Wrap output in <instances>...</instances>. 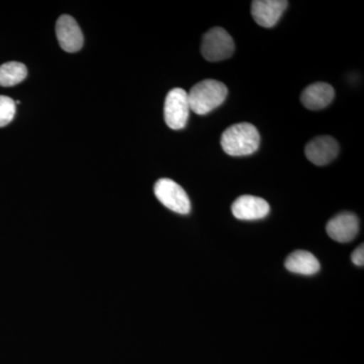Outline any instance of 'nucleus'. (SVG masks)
Segmentation results:
<instances>
[{"mask_svg": "<svg viewBox=\"0 0 364 364\" xmlns=\"http://www.w3.org/2000/svg\"><path fill=\"white\" fill-rule=\"evenodd\" d=\"M259 145V132L249 123L233 124L222 134L223 150L230 156H248L255 153Z\"/></svg>", "mask_w": 364, "mask_h": 364, "instance_id": "f257e3e1", "label": "nucleus"}, {"mask_svg": "<svg viewBox=\"0 0 364 364\" xmlns=\"http://www.w3.org/2000/svg\"><path fill=\"white\" fill-rule=\"evenodd\" d=\"M188 95L191 111L203 116L214 111L225 102L228 88L220 81L205 79L196 83Z\"/></svg>", "mask_w": 364, "mask_h": 364, "instance_id": "f03ea898", "label": "nucleus"}, {"mask_svg": "<svg viewBox=\"0 0 364 364\" xmlns=\"http://www.w3.org/2000/svg\"><path fill=\"white\" fill-rule=\"evenodd\" d=\"M235 51L233 38L224 28H213L205 33L202 43L203 58L210 62H220L230 58Z\"/></svg>", "mask_w": 364, "mask_h": 364, "instance_id": "7ed1b4c3", "label": "nucleus"}, {"mask_svg": "<svg viewBox=\"0 0 364 364\" xmlns=\"http://www.w3.org/2000/svg\"><path fill=\"white\" fill-rule=\"evenodd\" d=\"M154 193L164 207L177 214L188 215L191 210L188 193L176 181L168 178L159 179L155 183Z\"/></svg>", "mask_w": 364, "mask_h": 364, "instance_id": "20e7f679", "label": "nucleus"}, {"mask_svg": "<svg viewBox=\"0 0 364 364\" xmlns=\"http://www.w3.org/2000/svg\"><path fill=\"white\" fill-rule=\"evenodd\" d=\"M188 95L182 88L170 90L164 104L165 123L172 130H181L186 126L189 117Z\"/></svg>", "mask_w": 364, "mask_h": 364, "instance_id": "39448f33", "label": "nucleus"}, {"mask_svg": "<svg viewBox=\"0 0 364 364\" xmlns=\"http://www.w3.org/2000/svg\"><path fill=\"white\" fill-rule=\"evenodd\" d=\"M56 35L60 47L68 53L78 52L85 43V38L77 21L67 14L60 16L57 21Z\"/></svg>", "mask_w": 364, "mask_h": 364, "instance_id": "423d86ee", "label": "nucleus"}, {"mask_svg": "<svg viewBox=\"0 0 364 364\" xmlns=\"http://www.w3.org/2000/svg\"><path fill=\"white\" fill-rule=\"evenodd\" d=\"M326 231L333 240L348 243L355 239L359 232V219L352 213L344 212L335 215L328 222Z\"/></svg>", "mask_w": 364, "mask_h": 364, "instance_id": "0eeeda50", "label": "nucleus"}, {"mask_svg": "<svg viewBox=\"0 0 364 364\" xmlns=\"http://www.w3.org/2000/svg\"><path fill=\"white\" fill-rule=\"evenodd\" d=\"M339 144L330 136H320L306 144L305 153L309 161L317 166L331 163L339 153Z\"/></svg>", "mask_w": 364, "mask_h": 364, "instance_id": "6e6552de", "label": "nucleus"}, {"mask_svg": "<svg viewBox=\"0 0 364 364\" xmlns=\"http://www.w3.org/2000/svg\"><path fill=\"white\" fill-rule=\"evenodd\" d=\"M289 6L286 0H255L251 6L254 21L263 28H272Z\"/></svg>", "mask_w": 364, "mask_h": 364, "instance_id": "1a4fd4ad", "label": "nucleus"}, {"mask_svg": "<svg viewBox=\"0 0 364 364\" xmlns=\"http://www.w3.org/2000/svg\"><path fill=\"white\" fill-rule=\"evenodd\" d=\"M270 207L267 200L258 196H242L232 205V213L236 219L242 221H254L267 217Z\"/></svg>", "mask_w": 364, "mask_h": 364, "instance_id": "9d476101", "label": "nucleus"}, {"mask_svg": "<svg viewBox=\"0 0 364 364\" xmlns=\"http://www.w3.org/2000/svg\"><path fill=\"white\" fill-rule=\"evenodd\" d=\"M335 97V90L325 82H317L309 85L301 95L304 107L311 111H320L331 104Z\"/></svg>", "mask_w": 364, "mask_h": 364, "instance_id": "9b49d317", "label": "nucleus"}, {"mask_svg": "<svg viewBox=\"0 0 364 364\" xmlns=\"http://www.w3.org/2000/svg\"><path fill=\"white\" fill-rule=\"evenodd\" d=\"M284 267L289 272L301 275H314L321 269L320 262L314 254L296 250L287 256Z\"/></svg>", "mask_w": 364, "mask_h": 364, "instance_id": "f8f14e48", "label": "nucleus"}, {"mask_svg": "<svg viewBox=\"0 0 364 364\" xmlns=\"http://www.w3.org/2000/svg\"><path fill=\"white\" fill-rule=\"evenodd\" d=\"M28 75V69L21 62H7L0 66V86L9 87L23 82Z\"/></svg>", "mask_w": 364, "mask_h": 364, "instance_id": "ddd939ff", "label": "nucleus"}, {"mask_svg": "<svg viewBox=\"0 0 364 364\" xmlns=\"http://www.w3.org/2000/svg\"><path fill=\"white\" fill-rule=\"evenodd\" d=\"M16 112V105L13 98L0 95V128L11 123Z\"/></svg>", "mask_w": 364, "mask_h": 364, "instance_id": "4468645a", "label": "nucleus"}, {"mask_svg": "<svg viewBox=\"0 0 364 364\" xmlns=\"http://www.w3.org/2000/svg\"><path fill=\"white\" fill-rule=\"evenodd\" d=\"M351 261L356 267H363L364 264V246L361 244L359 247L356 248L351 254Z\"/></svg>", "mask_w": 364, "mask_h": 364, "instance_id": "2eb2a0df", "label": "nucleus"}]
</instances>
